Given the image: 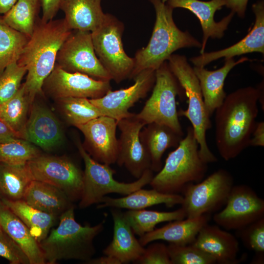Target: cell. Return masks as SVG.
<instances>
[{
	"mask_svg": "<svg viewBox=\"0 0 264 264\" xmlns=\"http://www.w3.org/2000/svg\"><path fill=\"white\" fill-rule=\"evenodd\" d=\"M198 150L193 128L189 126L186 136L168 154L163 167L149 184L162 193L179 194L188 184L201 181L208 167L200 157Z\"/></svg>",
	"mask_w": 264,
	"mask_h": 264,
	"instance_id": "5",
	"label": "cell"
},
{
	"mask_svg": "<svg viewBox=\"0 0 264 264\" xmlns=\"http://www.w3.org/2000/svg\"><path fill=\"white\" fill-rule=\"evenodd\" d=\"M168 253L172 264H213L215 259L194 244L170 243Z\"/></svg>",
	"mask_w": 264,
	"mask_h": 264,
	"instance_id": "38",
	"label": "cell"
},
{
	"mask_svg": "<svg viewBox=\"0 0 264 264\" xmlns=\"http://www.w3.org/2000/svg\"><path fill=\"white\" fill-rule=\"evenodd\" d=\"M233 181L229 172L220 169L204 180L186 185L182 191L183 200L181 204L186 218L215 212L225 205Z\"/></svg>",
	"mask_w": 264,
	"mask_h": 264,
	"instance_id": "10",
	"label": "cell"
},
{
	"mask_svg": "<svg viewBox=\"0 0 264 264\" xmlns=\"http://www.w3.org/2000/svg\"><path fill=\"white\" fill-rule=\"evenodd\" d=\"M133 263L138 264H172L167 246L153 242L145 248L143 254Z\"/></svg>",
	"mask_w": 264,
	"mask_h": 264,
	"instance_id": "42",
	"label": "cell"
},
{
	"mask_svg": "<svg viewBox=\"0 0 264 264\" xmlns=\"http://www.w3.org/2000/svg\"><path fill=\"white\" fill-rule=\"evenodd\" d=\"M183 200V196L179 194L164 193L153 188L151 190L140 188L120 198L105 196L101 199L97 208L140 210L160 204H165L167 207H172L181 204Z\"/></svg>",
	"mask_w": 264,
	"mask_h": 264,
	"instance_id": "27",
	"label": "cell"
},
{
	"mask_svg": "<svg viewBox=\"0 0 264 264\" xmlns=\"http://www.w3.org/2000/svg\"><path fill=\"white\" fill-rule=\"evenodd\" d=\"M246 57L235 61L233 58L225 59L223 66L215 70H208L204 67L194 66L193 69L200 87L204 102L210 116L220 107L226 96L224 90L225 78L236 66L247 61Z\"/></svg>",
	"mask_w": 264,
	"mask_h": 264,
	"instance_id": "23",
	"label": "cell"
},
{
	"mask_svg": "<svg viewBox=\"0 0 264 264\" xmlns=\"http://www.w3.org/2000/svg\"><path fill=\"white\" fill-rule=\"evenodd\" d=\"M120 131L118 139L116 163L124 166L135 178H140L147 169H151V159L140 139V132L146 125L138 119L135 113L117 121Z\"/></svg>",
	"mask_w": 264,
	"mask_h": 264,
	"instance_id": "16",
	"label": "cell"
},
{
	"mask_svg": "<svg viewBox=\"0 0 264 264\" xmlns=\"http://www.w3.org/2000/svg\"><path fill=\"white\" fill-rule=\"evenodd\" d=\"M26 73V67L16 62L8 66L0 74V105L17 93Z\"/></svg>",
	"mask_w": 264,
	"mask_h": 264,
	"instance_id": "39",
	"label": "cell"
},
{
	"mask_svg": "<svg viewBox=\"0 0 264 264\" xmlns=\"http://www.w3.org/2000/svg\"><path fill=\"white\" fill-rule=\"evenodd\" d=\"M40 155L38 149L22 138L0 144V162L13 165H25Z\"/></svg>",
	"mask_w": 264,
	"mask_h": 264,
	"instance_id": "37",
	"label": "cell"
},
{
	"mask_svg": "<svg viewBox=\"0 0 264 264\" xmlns=\"http://www.w3.org/2000/svg\"><path fill=\"white\" fill-rule=\"evenodd\" d=\"M30 104L23 84L11 99L0 105V119L6 123L19 137L26 122V116Z\"/></svg>",
	"mask_w": 264,
	"mask_h": 264,
	"instance_id": "35",
	"label": "cell"
},
{
	"mask_svg": "<svg viewBox=\"0 0 264 264\" xmlns=\"http://www.w3.org/2000/svg\"><path fill=\"white\" fill-rule=\"evenodd\" d=\"M164 3H165L166 2H167L168 0H161Z\"/></svg>",
	"mask_w": 264,
	"mask_h": 264,
	"instance_id": "49",
	"label": "cell"
},
{
	"mask_svg": "<svg viewBox=\"0 0 264 264\" xmlns=\"http://www.w3.org/2000/svg\"><path fill=\"white\" fill-rule=\"evenodd\" d=\"M102 0H63L60 9L71 30L92 32L103 22L106 14L101 7Z\"/></svg>",
	"mask_w": 264,
	"mask_h": 264,
	"instance_id": "26",
	"label": "cell"
},
{
	"mask_svg": "<svg viewBox=\"0 0 264 264\" xmlns=\"http://www.w3.org/2000/svg\"><path fill=\"white\" fill-rule=\"evenodd\" d=\"M209 220L208 215L205 214L195 218L171 221L140 237L139 242L144 247L158 240L178 245L192 244L200 230L208 223Z\"/></svg>",
	"mask_w": 264,
	"mask_h": 264,
	"instance_id": "24",
	"label": "cell"
},
{
	"mask_svg": "<svg viewBox=\"0 0 264 264\" xmlns=\"http://www.w3.org/2000/svg\"><path fill=\"white\" fill-rule=\"evenodd\" d=\"M21 138L6 123L0 119V144Z\"/></svg>",
	"mask_w": 264,
	"mask_h": 264,
	"instance_id": "45",
	"label": "cell"
},
{
	"mask_svg": "<svg viewBox=\"0 0 264 264\" xmlns=\"http://www.w3.org/2000/svg\"><path fill=\"white\" fill-rule=\"evenodd\" d=\"M0 219L2 229L22 248L30 264H46L39 242L25 224L2 203L0 198Z\"/></svg>",
	"mask_w": 264,
	"mask_h": 264,
	"instance_id": "29",
	"label": "cell"
},
{
	"mask_svg": "<svg viewBox=\"0 0 264 264\" xmlns=\"http://www.w3.org/2000/svg\"><path fill=\"white\" fill-rule=\"evenodd\" d=\"M124 30L121 22L114 16L106 14L101 24L91 32L97 57L111 80L117 83L130 78L134 65V58L127 55L123 48Z\"/></svg>",
	"mask_w": 264,
	"mask_h": 264,
	"instance_id": "9",
	"label": "cell"
},
{
	"mask_svg": "<svg viewBox=\"0 0 264 264\" xmlns=\"http://www.w3.org/2000/svg\"><path fill=\"white\" fill-rule=\"evenodd\" d=\"M110 212L113 221V238L103 253L116 258L121 264L133 263L143 254L145 248L135 238L124 213L115 208H112Z\"/></svg>",
	"mask_w": 264,
	"mask_h": 264,
	"instance_id": "22",
	"label": "cell"
},
{
	"mask_svg": "<svg viewBox=\"0 0 264 264\" xmlns=\"http://www.w3.org/2000/svg\"><path fill=\"white\" fill-rule=\"evenodd\" d=\"M22 199L32 207L56 217L73 206L72 202L62 190L36 180L30 182Z\"/></svg>",
	"mask_w": 264,
	"mask_h": 264,
	"instance_id": "28",
	"label": "cell"
},
{
	"mask_svg": "<svg viewBox=\"0 0 264 264\" xmlns=\"http://www.w3.org/2000/svg\"><path fill=\"white\" fill-rule=\"evenodd\" d=\"M248 0H227L225 6L231 9V12L237 13L240 18L245 16Z\"/></svg>",
	"mask_w": 264,
	"mask_h": 264,
	"instance_id": "46",
	"label": "cell"
},
{
	"mask_svg": "<svg viewBox=\"0 0 264 264\" xmlns=\"http://www.w3.org/2000/svg\"><path fill=\"white\" fill-rule=\"evenodd\" d=\"M236 231L246 247L256 255H264V217Z\"/></svg>",
	"mask_w": 264,
	"mask_h": 264,
	"instance_id": "40",
	"label": "cell"
},
{
	"mask_svg": "<svg viewBox=\"0 0 264 264\" xmlns=\"http://www.w3.org/2000/svg\"><path fill=\"white\" fill-rule=\"evenodd\" d=\"M169 67L188 98V108L180 109L178 116H184L191 122L199 146V154L205 163L217 161L207 145V131L212 127L210 116L206 109L199 83L193 68L184 55L172 54L167 60Z\"/></svg>",
	"mask_w": 264,
	"mask_h": 264,
	"instance_id": "6",
	"label": "cell"
},
{
	"mask_svg": "<svg viewBox=\"0 0 264 264\" xmlns=\"http://www.w3.org/2000/svg\"><path fill=\"white\" fill-rule=\"evenodd\" d=\"M0 256L11 264H30L22 248L2 228L0 230Z\"/></svg>",
	"mask_w": 264,
	"mask_h": 264,
	"instance_id": "41",
	"label": "cell"
},
{
	"mask_svg": "<svg viewBox=\"0 0 264 264\" xmlns=\"http://www.w3.org/2000/svg\"><path fill=\"white\" fill-rule=\"evenodd\" d=\"M249 146H264V122L261 121L257 122L254 131L252 133Z\"/></svg>",
	"mask_w": 264,
	"mask_h": 264,
	"instance_id": "44",
	"label": "cell"
},
{
	"mask_svg": "<svg viewBox=\"0 0 264 264\" xmlns=\"http://www.w3.org/2000/svg\"><path fill=\"white\" fill-rule=\"evenodd\" d=\"M262 103V85L247 87L226 95L215 111V141L220 156L233 159L249 146L257 122L258 102Z\"/></svg>",
	"mask_w": 264,
	"mask_h": 264,
	"instance_id": "1",
	"label": "cell"
},
{
	"mask_svg": "<svg viewBox=\"0 0 264 264\" xmlns=\"http://www.w3.org/2000/svg\"><path fill=\"white\" fill-rule=\"evenodd\" d=\"M42 11L41 19L44 22L53 20L58 11L63 0H38Z\"/></svg>",
	"mask_w": 264,
	"mask_h": 264,
	"instance_id": "43",
	"label": "cell"
},
{
	"mask_svg": "<svg viewBox=\"0 0 264 264\" xmlns=\"http://www.w3.org/2000/svg\"><path fill=\"white\" fill-rule=\"evenodd\" d=\"M155 70L145 69L133 79L131 86L118 90H109L104 96L89 99L103 115L116 121L130 117L133 113L129 110L140 99L145 98L153 88L155 79Z\"/></svg>",
	"mask_w": 264,
	"mask_h": 264,
	"instance_id": "15",
	"label": "cell"
},
{
	"mask_svg": "<svg viewBox=\"0 0 264 264\" xmlns=\"http://www.w3.org/2000/svg\"><path fill=\"white\" fill-rule=\"evenodd\" d=\"M27 165L33 180L59 188L72 202L80 200L83 172L72 161L64 157L39 155Z\"/></svg>",
	"mask_w": 264,
	"mask_h": 264,
	"instance_id": "12",
	"label": "cell"
},
{
	"mask_svg": "<svg viewBox=\"0 0 264 264\" xmlns=\"http://www.w3.org/2000/svg\"><path fill=\"white\" fill-rule=\"evenodd\" d=\"M58 101L67 121L76 127L103 115L88 98L67 97Z\"/></svg>",
	"mask_w": 264,
	"mask_h": 264,
	"instance_id": "36",
	"label": "cell"
},
{
	"mask_svg": "<svg viewBox=\"0 0 264 264\" xmlns=\"http://www.w3.org/2000/svg\"><path fill=\"white\" fill-rule=\"evenodd\" d=\"M0 198H1V196H0Z\"/></svg>",
	"mask_w": 264,
	"mask_h": 264,
	"instance_id": "51",
	"label": "cell"
},
{
	"mask_svg": "<svg viewBox=\"0 0 264 264\" xmlns=\"http://www.w3.org/2000/svg\"><path fill=\"white\" fill-rule=\"evenodd\" d=\"M227 0H168L167 4L173 9L183 8L190 11L199 20L203 32L200 53L204 52L209 38L220 39L224 36L235 13L233 12L219 22L214 20L215 12L225 5Z\"/></svg>",
	"mask_w": 264,
	"mask_h": 264,
	"instance_id": "19",
	"label": "cell"
},
{
	"mask_svg": "<svg viewBox=\"0 0 264 264\" xmlns=\"http://www.w3.org/2000/svg\"><path fill=\"white\" fill-rule=\"evenodd\" d=\"M72 30L64 18L46 22L41 18L37 22L17 61L27 70L23 84L31 104L43 92V83L55 66L57 53Z\"/></svg>",
	"mask_w": 264,
	"mask_h": 264,
	"instance_id": "2",
	"label": "cell"
},
{
	"mask_svg": "<svg viewBox=\"0 0 264 264\" xmlns=\"http://www.w3.org/2000/svg\"><path fill=\"white\" fill-rule=\"evenodd\" d=\"M56 64L68 72L85 74L97 80H111L97 57L89 31L72 30L57 53Z\"/></svg>",
	"mask_w": 264,
	"mask_h": 264,
	"instance_id": "11",
	"label": "cell"
},
{
	"mask_svg": "<svg viewBox=\"0 0 264 264\" xmlns=\"http://www.w3.org/2000/svg\"><path fill=\"white\" fill-rule=\"evenodd\" d=\"M29 39L7 25L0 15V74L18 61Z\"/></svg>",
	"mask_w": 264,
	"mask_h": 264,
	"instance_id": "34",
	"label": "cell"
},
{
	"mask_svg": "<svg viewBox=\"0 0 264 264\" xmlns=\"http://www.w3.org/2000/svg\"><path fill=\"white\" fill-rule=\"evenodd\" d=\"M77 147L85 164L82 193L79 204L81 209L99 204L102 198L109 194L128 195L149 184L154 176L153 171L149 169L132 182H119L114 178L115 171L110 165L93 159L81 143H77Z\"/></svg>",
	"mask_w": 264,
	"mask_h": 264,
	"instance_id": "7",
	"label": "cell"
},
{
	"mask_svg": "<svg viewBox=\"0 0 264 264\" xmlns=\"http://www.w3.org/2000/svg\"><path fill=\"white\" fill-rule=\"evenodd\" d=\"M182 136L169 126L156 123L148 124L142 129L140 141L150 156L153 172L161 170L163 154L168 149L176 148Z\"/></svg>",
	"mask_w": 264,
	"mask_h": 264,
	"instance_id": "25",
	"label": "cell"
},
{
	"mask_svg": "<svg viewBox=\"0 0 264 264\" xmlns=\"http://www.w3.org/2000/svg\"><path fill=\"white\" fill-rule=\"evenodd\" d=\"M110 89V81L68 72L56 64L42 87L43 91L58 100L67 97L98 98Z\"/></svg>",
	"mask_w": 264,
	"mask_h": 264,
	"instance_id": "14",
	"label": "cell"
},
{
	"mask_svg": "<svg viewBox=\"0 0 264 264\" xmlns=\"http://www.w3.org/2000/svg\"><path fill=\"white\" fill-rule=\"evenodd\" d=\"M124 214L134 234L140 237L152 231L161 222L182 220L186 217L182 207L171 212L145 209L129 210Z\"/></svg>",
	"mask_w": 264,
	"mask_h": 264,
	"instance_id": "32",
	"label": "cell"
},
{
	"mask_svg": "<svg viewBox=\"0 0 264 264\" xmlns=\"http://www.w3.org/2000/svg\"><path fill=\"white\" fill-rule=\"evenodd\" d=\"M33 180L27 164L13 165L0 162L1 198L12 200L22 199Z\"/></svg>",
	"mask_w": 264,
	"mask_h": 264,
	"instance_id": "31",
	"label": "cell"
},
{
	"mask_svg": "<svg viewBox=\"0 0 264 264\" xmlns=\"http://www.w3.org/2000/svg\"><path fill=\"white\" fill-rule=\"evenodd\" d=\"M18 0H0V15L6 13Z\"/></svg>",
	"mask_w": 264,
	"mask_h": 264,
	"instance_id": "48",
	"label": "cell"
},
{
	"mask_svg": "<svg viewBox=\"0 0 264 264\" xmlns=\"http://www.w3.org/2000/svg\"><path fill=\"white\" fill-rule=\"evenodd\" d=\"M41 5L38 0H18L2 18L13 29L30 37L41 19Z\"/></svg>",
	"mask_w": 264,
	"mask_h": 264,
	"instance_id": "33",
	"label": "cell"
},
{
	"mask_svg": "<svg viewBox=\"0 0 264 264\" xmlns=\"http://www.w3.org/2000/svg\"><path fill=\"white\" fill-rule=\"evenodd\" d=\"M225 207L213 217L226 230H238L264 217V200L249 186L233 185Z\"/></svg>",
	"mask_w": 264,
	"mask_h": 264,
	"instance_id": "13",
	"label": "cell"
},
{
	"mask_svg": "<svg viewBox=\"0 0 264 264\" xmlns=\"http://www.w3.org/2000/svg\"><path fill=\"white\" fill-rule=\"evenodd\" d=\"M1 228V222H0V230Z\"/></svg>",
	"mask_w": 264,
	"mask_h": 264,
	"instance_id": "50",
	"label": "cell"
},
{
	"mask_svg": "<svg viewBox=\"0 0 264 264\" xmlns=\"http://www.w3.org/2000/svg\"><path fill=\"white\" fill-rule=\"evenodd\" d=\"M60 123L53 113L40 105H33L21 138L44 150H50L63 140Z\"/></svg>",
	"mask_w": 264,
	"mask_h": 264,
	"instance_id": "20",
	"label": "cell"
},
{
	"mask_svg": "<svg viewBox=\"0 0 264 264\" xmlns=\"http://www.w3.org/2000/svg\"><path fill=\"white\" fill-rule=\"evenodd\" d=\"M155 11V21L147 46L136 52L130 78L148 69L156 70L176 50L182 48H201V43L188 31L180 30L173 18V9L161 0H150Z\"/></svg>",
	"mask_w": 264,
	"mask_h": 264,
	"instance_id": "3",
	"label": "cell"
},
{
	"mask_svg": "<svg viewBox=\"0 0 264 264\" xmlns=\"http://www.w3.org/2000/svg\"><path fill=\"white\" fill-rule=\"evenodd\" d=\"M74 209L72 206L62 214L57 227L39 243L46 264L63 260L86 262L95 253L93 241L104 229V221L92 226L82 225L75 220Z\"/></svg>",
	"mask_w": 264,
	"mask_h": 264,
	"instance_id": "4",
	"label": "cell"
},
{
	"mask_svg": "<svg viewBox=\"0 0 264 264\" xmlns=\"http://www.w3.org/2000/svg\"><path fill=\"white\" fill-rule=\"evenodd\" d=\"M213 257L216 263L236 264L239 243L236 237L219 226L205 224L192 243Z\"/></svg>",
	"mask_w": 264,
	"mask_h": 264,
	"instance_id": "21",
	"label": "cell"
},
{
	"mask_svg": "<svg viewBox=\"0 0 264 264\" xmlns=\"http://www.w3.org/2000/svg\"><path fill=\"white\" fill-rule=\"evenodd\" d=\"M0 199L25 224L39 243L46 237L57 217L32 207L23 199Z\"/></svg>",
	"mask_w": 264,
	"mask_h": 264,
	"instance_id": "30",
	"label": "cell"
},
{
	"mask_svg": "<svg viewBox=\"0 0 264 264\" xmlns=\"http://www.w3.org/2000/svg\"><path fill=\"white\" fill-rule=\"evenodd\" d=\"M83 134L85 150L95 160L110 165L116 163L118 139L117 121L105 115L94 118L76 127Z\"/></svg>",
	"mask_w": 264,
	"mask_h": 264,
	"instance_id": "17",
	"label": "cell"
},
{
	"mask_svg": "<svg viewBox=\"0 0 264 264\" xmlns=\"http://www.w3.org/2000/svg\"><path fill=\"white\" fill-rule=\"evenodd\" d=\"M85 263L88 264H121L116 258L108 255L95 259L91 258Z\"/></svg>",
	"mask_w": 264,
	"mask_h": 264,
	"instance_id": "47",
	"label": "cell"
},
{
	"mask_svg": "<svg viewBox=\"0 0 264 264\" xmlns=\"http://www.w3.org/2000/svg\"><path fill=\"white\" fill-rule=\"evenodd\" d=\"M255 16L253 27L242 40L226 48L216 51L201 54L190 58V61L198 67H204L210 63L221 58L225 59L244 54L264 53V2L259 0L252 5Z\"/></svg>",
	"mask_w": 264,
	"mask_h": 264,
	"instance_id": "18",
	"label": "cell"
},
{
	"mask_svg": "<svg viewBox=\"0 0 264 264\" xmlns=\"http://www.w3.org/2000/svg\"><path fill=\"white\" fill-rule=\"evenodd\" d=\"M155 75L152 94L135 116L146 125L152 123L165 125L183 136L176 103V96L180 94L182 88L167 61L155 70Z\"/></svg>",
	"mask_w": 264,
	"mask_h": 264,
	"instance_id": "8",
	"label": "cell"
}]
</instances>
